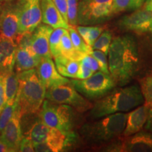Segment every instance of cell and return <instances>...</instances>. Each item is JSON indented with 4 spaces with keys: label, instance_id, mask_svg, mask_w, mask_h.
Segmentation results:
<instances>
[{
    "label": "cell",
    "instance_id": "44dd1931",
    "mask_svg": "<svg viewBox=\"0 0 152 152\" xmlns=\"http://www.w3.org/2000/svg\"><path fill=\"white\" fill-rule=\"evenodd\" d=\"M55 65L61 75L66 77L76 78L80 66V61L58 55L54 57Z\"/></svg>",
    "mask_w": 152,
    "mask_h": 152
},
{
    "label": "cell",
    "instance_id": "d6a6232c",
    "mask_svg": "<svg viewBox=\"0 0 152 152\" xmlns=\"http://www.w3.org/2000/svg\"><path fill=\"white\" fill-rule=\"evenodd\" d=\"M90 54L92 55L96 60L99 66L100 71L105 73L109 74V63H108L107 58H106V55L102 51L96 50V49H92Z\"/></svg>",
    "mask_w": 152,
    "mask_h": 152
},
{
    "label": "cell",
    "instance_id": "f546056e",
    "mask_svg": "<svg viewBox=\"0 0 152 152\" xmlns=\"http://www.w3.org/2000/svg\"><path fill=\"white\" fill-rule=\"evenodd\" d=\"M112 41V33L109 30H104L92 45V49L102 51L106 55L108 54Z\"/></svg>",
    "mask_w": 152,
    "mask_h": 152
},
{
    "label": "cell",
    "instance_id": "b9f144b4",
    "mask_svg": "<svg viewBox=\"0 0 152 152\" xmlns=\"http://www.w3.org/2000/svg\"><path fill=\"white\" fill-rule=\"evenodd\" d=\"M11 0H0V1H9Z\"/></svg>",
    "mask_w": 152,
    "mask_h": 152
},
{
    "label": "cell",
    "instance_id": "e0dca14e",
    "mask_svg": "<svg viewBox=\"0 0 152 152\" xmlns=\"http://www.w3.org/2000/svg\"><path fill=\"white\" fill-rule=\"evenodd\" d=\"M16 48V41L0 36V74L14 71Z\"/></svg>",
    "mask_w": 152,
    "mask_h": 152
},
{
    "label": "cell",
    "instance_id": "4dcf8cb0",
    "mask_svg": "<svg viewBox=\"0 0 152 152\" xmlns=\"http://www.w3.org/2000/svg\"><path fill=\"white\" fill-rule=\"evenodd\" d=\"M18 106V99H16L14 104H6L4 106L2 111L0 113V133L2 132L9 120L13 116Z\"/></svg>",
    "mask_w": 152,
    "mask_h": 152
},
{
    "label": "cell",
    "instance_id": "f1b7e54d",
    "mask_svg": "<svg viewBox=\"0 0 152 152\" xmlns=\"http://www.w3.org/2000/svg\"><path fill=\"white\" fill-rule=\"evenodd\" d=\"M68 29L63 28H58L53 29L49 37V49L52 57H56L61 55L60 43L62 35Z\"/></svg>",
    "mask_w": 152,
    "mask_h": 152
},
{
    "label": "cell",
    "instance_id": "4316f807",
    "mask_svg": "<svg viewBox=\"0 0 152 152\" xmlns=\"http://www.w3.org/2000/svg\"><path fill=\"white\" fill-rule=\"evenodd\" d=\"M68 30L71 42L76 52L79 53L80 54L83 55V56L85 54H90L92 50V47H90V45H88L85 42V41L82 38L78 32L77 31L75 26L69 25V28H68Z\"/></svg>",
    "mask_w": 152,
    "mask_h": 152
},
{
    "label": "cell",
    "instance_id": "836d02e7",
    "mask_svg": "<svg viewBox=\"0 0 152 152\" xmlns=\"http://www.w3.org/2000/svg\"><path fill=\"white\" fill-rule=\"evenodd\" d=\"M80 62L88 68L89 69H90L91 71L94 72V73L97 71L98 70H99V66L97 61L90 54L84 55V56L82 57L81 59L80 60Z\"/></svg>",
    "mask_w": 152,
    "mask_h": 152
},
{
    "label": "cell",
    "instance_id": "484cf974",
    "mask_svg": "<svg viewBox=\"0 0 152 152\" xmlns=\"http://www.w3.org/2000/svg\"><path fill=\"white\" fill-rule=\"evenodd\" d=\"M60 53L61 55L66 57V58H71L73 60L79 61L83 56L80 54L75 51L74 48L73 43H72L69 33L67 30L62 35L60 43Z\"/></svg>",
    "mask_w": 152,
    "mask_h": 152
},
{
    "label": "cell",
    "instance_id": "d6986e66",
    "mask_svg": "<svg viewBox=\"0 0 152 152\" xmlns=\"http://www.w3.org/2000/svg\"><path fill=\"white\" fill-rule=\"evenodd\" d=\"M149 109L145 105L138 106L128 113L123 137H128L141 131L147 122Z\"/></svg>",
    "mask_w": 152,
    "mask_h": 152
},
{
    "label": "cell",
    "instance_id": "ba28073f",
    "mask_svg": "<svg viewBox=\"0 0 152 152\" xmlns=\"http://www.w3.org/2000/svg\"><path fill=\"white\" fill-rule=\"evenodd\" d=\"M45 99L54 103L71 106L80 113H84L92 107L89 99L80 94L71 83L47 89Z\"/></svg>",
    "mask_w": 152,
    "mask_h": 152
},
{
    "label": "cell",
    "instance_id": "ffe728a7",
    "mask_svg": "<svg viewBox=\"0 0 152 152\" xmlns=\"http://www.w3.org/2000/svg\"><path fill=\"white\" fill-rule=\"evenodd\" d=\"M75 138V134L68 135L58 129L50 128L45 144H47L49 151L60 152L64 151L66 148L73 143Z\"/></svg>",
    "mask_w": 152,
    "mask_h": 152
},
{
    "label": "cell",
    "instance_id": "83f0119b",
    "mask_svg": "<svg viewBox=\"0 0 152 152\" xmlns=\"http://www.w3.org/2000/svg\"><path fill=\"white\" fill-rule=\"evenodd\" d=\"M139 81L144 105L149 110L152 109V72L142 77Z\"/></svg>",
    "mask_w": 152,
    "mask_h": 152
},
{
    "label": "cell",
    "instance_id": "7402d4cb",
    "mask_svg": "<svg viewBox=\"0 0 152 152\" xmlns=\"http://www.w3.org/2000/svg\"><path fill=\"white\" fill-rule=\"evenodd\" d=\"M49 128V127L39 118L32 124L29 130L25 133L24 137L30 140L33 146L45 143Z\"/></svg>",
    "mask_w": 152,
    "mask_h": 152
},
{
    "label": "cell",
    "instance_id": "74e56055",
    "mask_svg": "<svg viewBox=\"0 0 152 152\" xmlns=\"http://www.w3.org/2000/svg\"><path fill=\"white\" fill-rule=\"evenodd\" d=\"M5 105L4 75L0 74V113Z\"/></svg>",
    "mask_w": 152,
    "mask_h": 152
},
{
    "label": "cell",
    "instance_id": "7c38bea8",
    "mask_svg": "<svg viewBox=\"0 0 152 152\" xmlns=\"http://www.w3.org/2000/svg\"><path fill=\"white\" fill-rule=\"evenodd\" d=\"M118 26L124 31L132 32L139 35L152 32V12L144 8L134 10L125 15L118 21Z\"/></svg>",
    "mask_w": 152,
    "mask_h": 152
},
{
    "label": "cell",
    "instance_id": "8fae6325",
    "mask_svg": "<svg viewBox=\"0 0 152 152\" xmlns=\"http://www.w3.org/2000/svg\"><path fill=\"white\" fill-rule=\"evenodd\" d=\"M31 34H21L16 41L17 48L14 68L16 73L36 68L40 61V58L35 54L30 45Z\"/></svg>",
    "mask_w": 152,
    "mask_h": 152
},
{
    "label": "cell",
    "instance_id": "ac0fdd59",
    "mask_svg": "<svg viewBox=\"0 0 152 152\" xmlns=\"http://www.w3.org/2000/svg\"><path fill=\"white\" fill-rule=\"evenodd\" d=\"M42 21L52 28H63L68 29L69 24L63 17L52 0H41Z\"/></svg>",
    "mask_w": 152,
    "mask_h": 152
},
{
    "label": "cell",
    "instance_id": "ee69618b",
    "mask_svg": "<svg viewBox=\"0 0 152 152\" xmlns=\"http://www.w3.org/2000/svg\"><path fill=\"white\" fill-rule=\"evenodd\" d=\"M151 35H152V32H151Z\"/></svg>",
    "mask_w": 152,
    "mask_h": 152
},
{
    "label": "cell",
    "instance_id": "3957f363",
    "mask_svg": "<svg viewBox=\"0 0 152 152\" xmlns=\"http://www.w3.org/2000/svg\"><path fill=\"white\" fill-rule=\"evenodd\" d=\"M17 73V99L22 117L38 113L45 99L46 87L39 80L35 68Z\"/></svg>",
    "mask_w": 152,
    "mask_h": 152
},
{
    "label": "cell",
    "instance_id": "7bdbcfd3",
    "mask_svg": "<svg viewBox=\"0 0 152 152\" xmlns=\"http://www.w3.org/2000/svg\"><path fill=\"white\" fill-rule=\"evenodd\" d=\"M0 7H1V3H0Z\"/></svg>",
    "mask_w": 152,
    "mask_h": 152
},
{
    "label": "cell",
    "instance_id": "4fadbf2b",
    "mask_svg": "<svg viewBox=\"0 0 152 152\" xmlns=\"http://www.w3.org/2000/svg\"><path fill=\"white\" fill-rule=\"evenodd\" d=\"M22 115L19 106L0 134V139L8 146L11 152L18 151L20 142L23 138L21 130Z\"/></svg>",
    "mask_w": 152,
    "mask_h": 152
},
{
    "label": "cell",
    "instance_id": "d4e9b609",
    "mask_svg": "<svg viewBox=\"0 0 152 152\" xmlns=\"http://www.w3.org/2000/svg\"><path fill=\"white\" fill-rule=\"evenodd\" d=\"M76 30L85 42L92 47L94 42L104 30V28L102 26H79L76 27Z\"/></svg>",
    "mask_w": 152,
    "mask_h": 152
},
{
    "label": "cell",
    "instance_id": "9c48e42d",
    "mask_svg": "<svg viewBox=\"0 0 152 152\" xmlns=\"http://www.w3.org/2000/svg\"><path fill=\"white\" fill-rule=\"evenodd\" d=\"M19 34L32 33L42 22L41 0H18Z\"/></svg>",
    "mask_w": 152,
    "mask_h": 152
},
{
    "label": "cell",
    "instance_id": "7a4b0ae2",
    "mask_svg": "<svg viewBox=\"0 0 152 152\" xmlns=\"http://www.w3.org/2000/svg\"><path fill=\"white\" fill-rule=\"evenodd\" d=\"M144 103L141 90L137 85L118 88L99 99L92 105L90 115L98 118L115 113L128 111Z\"/></svg>",
    "mask_w": 152,
    "mask_h": 152
},
{
    "label": "cell",
    "instance_id": "30bf717a",
    "mask_svg": "<svg viewBox=\"0 0 152 152\" xmlns=\"http://www.w3.org/2000/svg\"><path fill=\"white\" fill-rule=\"evenodd\" d=\"M104 151L115 152H152V132H138L112 142Z\"/></svg>",
    "mask_w": 152,
    "mask_h": 152
},
{
    "label": "cell",
    "instance_id": "5bb4252c",
    "mask_svg": "<svg viewBox=\"0 0 152 152\" xmlns=\"http://www.w3.org/2000/svg\"><path fill=\"white\" fill-rule=\"evenodd\" d=\"M36 68L38 77L46 89L70 83L69 80L58 73L52 58H41Z\"/></svg>",
    "mask_w": 152,
    "mask_h": 152
},
{
    "label": "cell",
    "instance_id": "cb8c5ba5",
    "mask_svg": "<svg viewBox=\"0 0 152 152\" xmlns=\"http://www.w3.org/2000/svg\"><path fill=\"white\" fill-rule=\"evenodd\" d=\"M147 0H113L112 4V15L126 11H134L142 8Z\"/></svg>",
    "mask_w": 152,
    "mask_h": 152
},
{
    "label": "cell",
    "instance_id": "6da1fadb",
    "mask_svg": "<svg viewBox=\"0 0 152 152\" xmlns=\"http://www.w3.org/2000/svg\"><path fill=\"white\" fill-rule=\"evenodd\" d=\"M109 74L115 85L128 83L139 67L136 42L132 36H117L112 39L109 50Z\"/></svg>",
    "mask_w": 152,
    "mask_h": 152
},
{
    "label": "cell",
    "instance_id": "1f68e13d",
    "mask_svg": "<svg viewBox=\"0 0 152 152\" xmlns=\"http://www.w3.org/2000/svg\"><path fill=\"white\" fill-rule=\"evenodd\" d=\"M67 4L68 24L76 26L77 25V5L79 0H66Z\"/></svg>",
    "mask_w": 152,
    "mask_h": 152
},
{
    "label": "cell",
    "instance_id": "8d00e7d4",
    "mask_svg": "<svg viewBox=\"0 0 152 152\" xmlns=\"http://www.w3.org/2000/svg\"><path fill=\"white\" fill-rule=\"evenodd\" d=\"M54 4L56 6L58 10L60 11L61 14H62L64 19L68 23V13H67V4L66 0H52Z\"/></svg>",
    "mask_w": 152,
    "mask_h": 152
},
{
    "label": "cell",
    "instance_id": "52a82bcc",
    "mask_svg": "<svg viewBox=\"0 0 152 152\" xmlns=\"http://www.w3.org/2000/svg\"><path fill=\"white\" fill-rule=\"evenodd\" d=\"M113 0H79L77 25L93 26L105 21L112 16Z\"/></svg>",
    "mask_w": 152,
    "mask_h": 152
},
{
    "label": "cell",
    "instance_id": "2e32d148",
    "mask_svg": "<svg viewBox=\"0 0 152 152\" xmlns=\"http://www.w3.org/2000/svg\"><path fill=\"white\" fill-rule=\"evenodd\" d=\"M19 35V18L16 7L4 9L0 16V36L16 41Z\"/></svg>",
    "mask_w": 152,
    "mask_h": 152
},
{
    "label": "cell",
    "instance_id": "60d3db41",
    "mask_svg": "<svg viewBox=\"0 0 152 152\" xmlns=\"http://www.w3.org/2000/svg\"><path fill=\"white\" fill-rule=\"evenodd\" d=\"M143 7L152 12V0H147Z\"/></svg>",
    "mask_w": 152,
    "mask_h": 152
},
{
    "label": "cell",
    "instance_id": "9a60e30c",
    "mask_svg": "<svg viewBox=\"0 0 152 152\" xmlns=\"http://www.w3.org/2000/svg\"><path fill=\"white\" fill-rule=\"evenodd\" d=\"M51 26L47 24H39L31 34L30 45L39 58H52L49 49V37L53 31Z\"/></svg>",
    "mask_w": 152,
    "mask_h": 152
},
{
    "label": "cell",
    "instance_id": "603a6c76",
    "mask_svg": "<svg viewBox=\"0 0 152 152\" xmlns=\"http://www.w3.org/2000/svg\"><path fill=\"white\" fill-rule=\"evenodd\" d=\"M5 104H14L16 101L18 90V73L12 71L4 75Z\"/></svg>",
    "mask_w": 152,
    "mask_h": 152
},
{
    "label": "cell",
    "instance_id": "e575fe53",
    "mask_svg": "<svg viewBox=\"0 0 152 152\" xmlns=\"http://www.w3.org/2000/svg\"><path fill=\"white\" fill-rule=\"evenodd\" d=\"M18 151L21 152H33L35 151L33 144L30 141V140L26 137L23 136L21 141L20 142L19 145Z\"/></svg>",
    "mask_w": 152,
    "mask_h": 152
},
{
    "label": "cell",
    "instance_id": "d590c367",
    "mask_svg": "<svg viewBox=\"0 0 152 152\" xmlns=\"http://www.w3.org/2000/svg\"><path fill=\"white\" fill-rule=\"evenodd\" d=\"M94 73V72L91 71L90 69H89L86 66L82 64L80 62V66L78 68V71H77V76H76L75 79H80V80H84L86 78L90 77L92 74Z\"/></svg>",
    "mask_w": 152,
    "mask_h": 152
},
{
    "label": "cell",
    "instance_id": "5b68a950",
    "mask_svg": "<svg viewBox=\"0 0 152 152\" xmlns=\"http://www.w3.org/2000/svg\"><path fill=\"white\" fill-rule=\"evenodd\" d=\"M73 108L65 104H56L46 99L44 101L39 117L49 128H54L68 135H74L75 115Z\"/></svg>",
    "mask_w": 152,
    "mask_h": 152
},
{
    "label": "cell",
    "instance_id": "ab89813d",
    "mask_svg": "<svg viewBox=\"0 0 152 152\" xmlns=\"http://www.w3.org/2000/svg\"><path fill=\"white\" fill-rule=\"evenodd\" d=\"M0 152H11L8 146L0 139Z\"/></svg>",
    "mask_w": 152,
    "mask_h": 152
},
{
    "label": "cell",
    "instance_id": "f35d334b",
    "mask_svg": "<svg viewBox=\"0 0 152 152\" xmlns=\"http://www.w3.org/2000/svg\"><path fill=\"white\" fill-rule=\"evenodd\" d=\"M145 129L149 132H152V109H150L149 111V115L147 122L145 123Z\"/></svg>",
    "mask_w": 152,
    "mask_h": 152
},
{
    "label": "cell",
    "instance_id": "277c9868",
    "mask_svg": "<svg viewBox=\"0 0 152 152\" xmlns=\"http://www.w3.org/2000/svg\"><path fill=\"white\" fill-rule=\"evenodd\" d=\"M128 114L115 113L104 116L95 122L85 123L81 127L80 134L90 143H104L113 141L122 134Z\"/></svg>",
    "mask_w": 152,
    "mask_h": 152
},
{
    "label": "cell",
    "instance_id": "8992f818",
    "mask_svg": "<svg viewBox=\"0 0 152 152\" xmlns=\"http://www.w3.org/2000/svg\"><path fill=\"white\" fill-rule=\"evenodd\" d=\"M72 86L87 99H99L115 87V83L110 74L96 71L88 78L70 80Z\"/></svg>",
    "mask_w": 152,
    "mask_h": 152
}]
</instances>
